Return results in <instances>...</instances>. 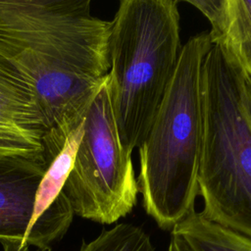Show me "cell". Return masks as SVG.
Returning <instances> with one entry per match:
<instances>
[{
	"label": "cell",
	"instance_id": "8fae6325",
	"mask_svg": "<svg viewBox=\"0 0 251 251\" xmlns=\"http://www.w3.org/2000/svg\"><path fill=\"white\" fill-rule=\"evenodd\" d=\"M242 101L249 122L251 124V78L247 76L244 73L242 81Z\"/></svg>",
	"mask_w": 251,
	"mask_h": 251
},
{
	"label": "cell",
	"instance_id": "30bf717a",
	"mask_svg": "<svg viewBox=\"0 0 251 251\" xmlns=\"http://www.w3.org/2000/svg\"><path fill=\"white\" fill-rule=\"evenodd\" d=\"M79 251H155V247L141 227L118 224L110 229H104L90 242H83Z\"/></svg>",
	"mask_w": 251,
	"mask_h": 251
},
{
	"label": "cell",
	"instance_id": "ba28073f",
	"mask_svg": "<svg viewBox=\"0 0 251 251\" xmlns=\"http://www.w3.org/2000/svg\"><path fill=\"white\" fill-rule=\"evenodd\" d=\"M210 24L212 44L221 45L251 78V0H222Z\"/></svg>",
	"mask_w": 251,
	"mask_h": 251
},
{
	"label": "cell",
	"instance_id": "3957f363",
	"mask_svg": "<svg viewBox=\"0 0 251 251\" xmlns=\"http://www.w3.org/2000/svg\"><path fill=\"white\" fill-rule=\"evenodd\" d=\"M178 1L123 0L112 23L111 105L128 153L145 139L181 50Z\"/></svg>",
	"mask_w": 251,
	"mask_h": 251
},
{
	"label": "cell",
	"instance_id": "5b68a950",
	"mask_svg": "<svg viewBox=\"0 0 251 251\" xmlns=\"http://www.w3.org/2000/svg\"><path fill=\"white\" fill-rule=\"evenodd\" d=\"M74 214L111 225L129 214L139 193L131 154L122 145L108 86L92 100L83 134L63 189Z\"/></svg>",
	"mask_w": 251,
	"mask_h": 251
},
{
	"label": "cell",
	"instance_id": "6da1fadb",
	"mask_svg": "<svg viewBox=\"0 0 251 251\" xmlns=\"http://www.w3.org/2000/svg\"><path fill=\"white\" fill-rule=\"evenodd\" d=\"M112 23L89 0H0V57L34 85L53 160L84 120L110 69Z\"/></svg>",
	"mask_w": 251,
	"mask_h": 251
},
{
	"label": "cell",
	"instance_id": "7c38bea8",
	"mask_svg": "<svg viewBox=\"0 0 251 251\" xmlns=\"http://www.w3.org/2000/svg\"><path fill=\"white\" fill-rule=\"evenodd\" d=\"M168 251H191L181 237L171 232V240L168 246Z\"/></svg>",
	"mask_w": 251,
	"mask_h": 251
},
{
	"label": "cell",
	"instance_id": "4fadbf2b",
	"mask_svg": "<svg viewBox=\"0 0 251 251\" xmlns=\"http://www.w3.org/2000/svg\"><path fill=\"white\" fill-rule=\"evenodd\" d=\"M1 244L3 245L4 251H28V245L26 243L22 242H16V241H1ZM36 251H51L48 249H42V250H36Z\"/></svg>",
	"mask_w": 251,
	"mask_h": 251
},
{
	"label": "cell",
	"instance_id": "9c48e42d",
	"mask_svg": "<svg viewBox=\"0 0 251 251\" xmlns=\"http://www.w3.org/2000/svg\"><path fill=\"white\" fill-rule=\"evenodd\" d=\"M191 251H251V239L215 224L193 211L171 231Z\"/></svg>",
	"mask_w": 251,
	"mask_h": 251
},
{
	"label": "cell",
	"instance_id": "8992f818",
	"mask_svg": "<svg viewBox=\"0 0 251 251\" xmlns=\"http://www.w3.org/2000/svg\"><path fill=\"white\" fill-rule=\"evenodd\" d=\"M49 164L44 156L0 154V242L42 250L63 237L33 222L36 191Z\"/></svg>",
	"mask_w": 251,
	"mask_h": 251
},
{
	"label": "cell",
	"instance_id": "7a4b0ae2",
	"mask_svg": "<svg viewBox=\"0 0 251 251\" xmlns=\"http://www.w3.org/2000/svg\"><path fill=\"white\" fill-rule=\"evenodd\" d=\"M209 31L189 37L150 129L139 148L138 190L147 213L165 230L194 210L203 142L202 68Z\"/></svg>",
	"mask_w": 251,
	"mask_h": 251
},
{
	"label": "cell",
	"instance_id": "277c9868",
	"mask_svg": "<svg viewBox=\"0 0 251 251\" xmlns=\"http://www.w3.org/2000/svg\"><path fill=\"white\" fill-rule=\"evenodd\" d=\"M243 71L219 44L202 68L203 142L199 195L207 220L251 239V124Z\"/></svg>",
	"mask_w": 251,
	"mask_h": 251
},
{
	"label": "cell",
	"instance_id": "52a82bcc",
	"mask_svg": "<svg viewBox=\"0 0 251 251\" xmlns=\"http://www.w3.org/2000/svg\"><path fill=\"white\" fill-rule=\"evenodd\" d=\"M49 135L34 85L0 57V154L45 157Z\"/></svg>",
	"mask_w": 251,
	"mask_h": 251
}]
</instances>
